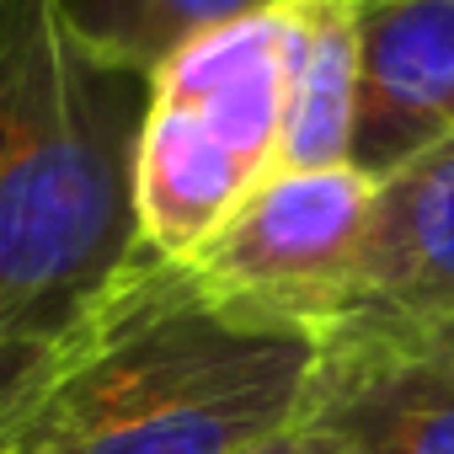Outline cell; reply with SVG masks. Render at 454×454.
Masks as SVG:
<instances>
[{"mask_svg":"<svg viewBox=\"0 0 454 454\" xmlns=\"http://www.w3.org/2000/svg\"><path fill=\"white\" fill-rule=\"evenodd\" d=\"M145 113L59 0H0V348H59L139 262Z\"/></svg>","mask_w":454,"mask_h":454,"instance_id":"obj_1","label":"cell"},{"mask_svg":"<svg viewBox=\"0 0 454 454\" xmlns=\"http://www.w3.org/2000/svg\"><path fill=\"white\" fill-rule=\"evenodd\" d=\"M310 337L241 326L150 247L59 342L12 454H252L305 401Z\"/></svg>","mask_w":454,"mask_h":454,"instance_id":"obj_2","label":"cell"},{"mask_svg":"<svg viewBox=\"0 0 454 454\" xmlns=\"http://www.w3.org/2000/svg\"><path fill=\"white\" fill-rule=\"evenodd\" d=\"M278 107L284 6L192 38L150 75L134 208L155 257L187 262L231 208L278 171Z\"/></svg>","mask_w":454,"mask_h":454,"instance_id":"obj_3","label":"cell"},{"mask_svg":"<svg viewBox=\"0 0 454 454\" xmlns=\"http://www.w3.org/2000/svg\"><path fill=\"white\" fill-rule=\"evenodd\" d=\"M369 198L353 166L273 171L182 268L231 321L321 342L353 316Z\"/></svg>","mask_w":454,"mask_h":454,"instance_id":"obj_4","label":"cell"},{"mask_svg":"<svg viewBox=\"0 0 454 454\" xmlns=\"http://www.w3.org/2000/svg\"><path fill=\"white\" fill-rule=\"evenodd\" d=\"M294 422L321 454H454V358L417 332L342 321Z\"/></svg>","mask_w":454,"mask_h":454,"instance_id":"obj_5","label":"cell"},{"mask_svg":"<svg viewBox=\"0 0 454 454\" xmlns=\"http://www.w3.org/2000/svg\"><path fill=\"white\" fill-rule=\"evenodd\" d=\"M358 107L348 166L385 182L454 134V0H353Z\"/></svg>","mask_w":454,"mask_h":454,"instance_id":"obj_6","label":"cell"},{"mask_svg":"<svg viewBox=\"0 0 454 454\" xmlns=\"http://www.w3.org/2000/svg\"><path fill=\"white\" fill-rule=\"evenodd\" d=\"M454 316V134L374 182L353 316L422 332Z\"/></svg>","mask_w":454,"mask_h":454,"instance_id":"obj_7","label":"cell"},{"mask_svg":"<svg viewBox=\"0 0 454 454\" xmlns=\"http://www.w3.org/2000/svg\"><path fill=\"white\" fill-rule=\"evenodd\" d=\"M358 107V38L342 0L284 6V107H278V171L348 166Z\"/></svg>","mask_w":454,"mask_h":454,"instance_id":"obj_8","label":"cell"},{"mask_svg":"<svg viewBox=\"0 0 454 454\" xmlns=\"http://www.w3.org/2000/svg\"><path fill=\"white\" fill-rule=\"evenodd\" d=\"M59 6L86 43L155 75L192 38L257 12H278L289 0H59Z\"/></svg>","mask_w":454,"mask_h":454,"instance_id":"obj_9","label":"cell"},{"mask_svg":"<svg viewBox=\"0 0 454 454\" xmlns=\"http://www.w3.org/2000/svg\"><path fill=\"white\" fill-rule=\"evenodd\" d=\"M54 358H59V348H0V443L12 438V427L43 390Z\"/></svg>","mask_w":454,"mask_h":454,"instance_id":"obj_10","label":"cell"},{"mask_svg":"<svg viewBox=\"0 0 454 454\" xmlns=\"http://www.w3.org/2000/svg\"><path fill=\"white\" fill-rule=\"evenodd\" d=\"M252 454H321V449L310 443V433H305L300 422H289L273 443H262V449H252Z\"/></svg>","mask_w":454,"mask_h":454,"instance_id":"obj_11","label":"cell"},{"mask_svg":"<svg viewBox=\"0 0 454 454\" xmlns=\"http://www.w3.org/2000/svg\"><path fill=\"white\" fill-rule=\"evenodd\" d=\"M417 337H427L438 353H449V358H454V316H449V321H433V326H422Z\"/></svg>","mask_w":454,"mask_h":454,"instance_id":"obj_12","label":"cell"},{"mask_svg":"<svg viewBox=\"0 0 454 454\" xmlns=\"http://www.w3.org/2000/svg\"><path fill=\"white\" fill-rule=\"evenodd\" d=\"M0 454H12V449H6V443H0Z\"/></svg>","mask_w":454,"mask_h":454,"instance_id":"obj_13","label":"cell"},{"mask_svg":"<svg viewBox=\"0 0 454 454\" xmlns=\"http://www.w3.org/2000/svg\"><path fill=\"white\" fill-rule=\"evenodd\" d=\"M342 6H353V0H342Z\"/></svg>","mask_w":454,"mask_h":454,"instance_id":"obj_14","label":"cell"}]
</instances>
